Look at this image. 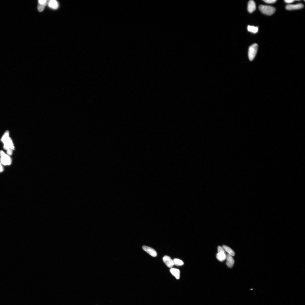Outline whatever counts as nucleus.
I'll list each match as a JSON object with an SVG mask.
<instances>
[{
  "instance_id": "nucleus-1",
  "label": "nucleus",
  "mask_w": 305,
  "mask_h": 305,
  "mask_svg": "<svg viewBox=\"0 0 305 305\" xmlns=\"http://www.w3.org/2000/svg\"><path fill=\"white\" fill-rule=\"evenodd\" d=\"M259 8L262 13L268 15H272L275 13L276 10L275 8L269 6L260 5Z\"/></svg>"
},
{
  "instance_id": "nucleus-2",
  "label": "nucleus",
  "mask_w": 305,
  "mask_h": 305,
  "mask_svg": "<svg viewBox=\"0 0 305 305\" xmlns=\"http://www.w3.org/2000/svg\"><path fill=\"white\" fill-rule=\"evenodd\" d=\"M258 49V45L254 44L249 48L248 51V57L250 61H253L256 57Z\"/></svg>"
},
{
  "instance_id": "nucleus-3",
  "label": "nucleus",
  "mask_w": 305,
  "mask_h": 305,
  "mask_svg": "<svg viewBox=\"0 0 305 305\" xmlns=\"http://www.w3.org/2000/svg\"><path fill=\"white\" fill-rule=\"evenodd\" d=\"M0 155L1 157V163L5 165H10L11 163V160L10 157L6 155L2 151L0 152Z\"/></svg>"
},
{
  "instance_id": "nucleus-4",
  "label": "nucleus",
  "mask_w": 305,
  "mask_h": 305,
  "mask_svg": "<svg viewBox=\"0 0 305 305\" xmlns=\"http://www.w3.org/2000/svg\"><path fill=\"white\" fill-rule=\"evenodd\" d=\"M303 7V4L300 3L295 5H288L286 6V8L287 10L290 11L300 9Z\"/></svg>"
},
{
  "instance_id": "nucleus-5",
  "label": "nucleus",
  "mask_w": 305,
  "mask_h": 305,
  "mask_svg": "<svg viewBox=\"0 0 305 305\" xmlns=\"http://www.w3.org/2000/svg\"><path fill=\"white\" fill-rule=\"evenodd\" d=\"M143 250L147 252L152 257H155L157 256L156 251L154 249L146 246H143L142 247Z\"/></svg>"
},
{
  "instance_id": "nucleus-6",
  "label": "nucleus",
  "mask_w": 305,
  "mask_h": 305,
  "mask_svg": "<svg viewBox=\"0 0 305 305\" xmlns=\"http://www.w3.org/2000/svg\"><path fill=\"white\" fill-rule=\"evenodd\" d=\"M163 260L164 262L168 267L172 268L174 266V264L173 261L172 260L171 258L168 256H165L163 257Z\"/></svg>"
},
{
  "instance_id": "nucleus-7",
  "label": "nucleus",
  "mask_w": 305,
  "mask_h": 305,
  "mask_svg": "<svg viewBox=\"0 0 305 305\" xmlns=\"http://www.w3.org/2000/svg\"><path fill=\"white\" fill-rule=\"evenodd\" d=\"M4 148L7 150L9 149H14V147L13 143L11 138L9 137L7 141L4 143Z\"/></svg>"
},
{
  "instance_id": "nucleus-8",
  "label": "nucleus",
  "mask_w": 305,
  "mask_h": 305,
  "mask_svg": "<svg viewBox=\"0 0 305 305\" xmlns=\"http://www.w3.org/2000/svg\"><path fill=\"white\" fill-rule=\"evenodd\" d=\"M226 265L228 268H231L233 266L234 261L232 256L227 254L226 257Z\"/></svg>"
},
{
  "instance_id": "nucleus-9",
  "label": "nucleus",
  "mask_w": 305,
  "mask_h": 305,
  "mask_svg": "<svg viewBox=\"0 0 305 305\" xmlns=\"http://www.w3.org/2000/svg\"><path fill=\"white\" fill-rule=\"evenodd\" d=\"M256 9V5L253 1H249L248 3V10L250 13H253Z\"/></svg>"
},
{
  "instance_id": "nucleus-10",
  "label": "nucleus",
  "mask_w": 305,
  "mask_h": 305,
  "mask_svg": "<svg viewBox=\"0 0 305 305\" xmlns=\"http://www.w3.org/2000/svg\"><path fill=\"white\" fill-rule=\"evenodd\" d=\"M216 257L218 260L221 262H223L226 259L227 255L225 251H221L218 252L216 255Z\"/></svg>"
},
{
  "instance_id": "nucleus-11",
  "label": "nucleus",
  "mask_w": 305,
  "mask_h": 305,
  "mask_svg": "<svg viewBox=\"0 0 305 305\" xmlns=\"http://www.w3.org/2000/svg\"><path fill=\"white\" fill-rule=\"evenodd\" d=\"M171 274L175 277L176 279H180V271L179 270L174 268H172L170 269Z\"/></svg>"
},
{
  "instance_id": "nucleus-12",
  "label": "nucleus",
  "mask_w": 305,
  "mask_h": 305,
  "mask_svg": "<svg viewBox=\"0 0 305 305\" xmlns=\"http://www.w3.org/2000/svg\"><path fill=\"white\" fill-rule=\"evenodd\" d=\"M48 5L49 7L54 10L57 9L58 7V3L55 0H51L49 1Z\"/></svg>"
},
{
  "instance_id": "nucleus-13",
  "label": "nucleus",
  "mask_w": 305,
  "mask_h": 305,
  "mask_svg": "<svg viewBox=\"0 0 305 305\" xmlns=\"http://www.w3.org/2000/svg\"><path fill=\"white\" fill-rule=\"evenodd\" d=\"M222 247L224 249L225 252H227L228 254L232 256H235V253L234 251L228 246L225 245H223L222 246Z\"/></svg>"
},
{
  "instance_id": "nucleus-14",
  "label": "nucleus",
  "mask_w": 305,
  "mask_h": 305,
  "mask_svg": "<svg viewBox=\"0 0 305 305\" xmlns=\"http://www.w3.org/2000/svg\"><path fill=\"white\" fill-rule=\"evenodd\" d=\"M248 30L249 31L255 33H257L258 31V27H255L254 26H248Z\"/></svg>"
},
{
  "instance_id": "nucleus-15",
  "label": "nucleus",
  "mask_w": 305,
  "mask_h": 305,
  "mask_svg": "<svg viewBox=\"0 0 305 305\" xmlns=\"http://www.w3.org/2000/svg\"><path fill=\"white\" fill-rule=\"evenodd\" d=\"M173 261L174 265L175 266H179L183 265H184L183 262L180 259H175L173 260Z\"/></svg>"
},
{
  "instance_id": "nucleus-16",
  "label": "nucleus",
  "mask_w": 305,
  "mask_h": 305,
  "mask_svg": "<svg viewBox=\"0 0 305 305\" xmlns=\"http://www.w3.org/2000/svg\"><path fill=\"white\" fill-rule=\"evenodd\" d=\"M9 132L8 131H7L5 132L4 134V135L2 138L1 140L4 143L5 142L7 141V140L9 138Z\"/></svg>"
},
{
  "instance_id": "nucleus-17",
  "label": "nucleus",
  "mask_w": 305,
  "mask_h": 305,
  "mask_svg": "<svg viewBox=\"0 0 305 305\" xmlns=\"http://www.w3.org/2000/svg\"><path fill=\"white\" fill-rule=\"evenodd\" d=\"M47 4H40L38 3L37 6L38 10L40 12H42L44 10V9L45 7L46 6Z\"/></svg>"
},
{
  "instance_id": "nucleus-18",
  "label": "nucleus",
  "mask_w": 305,
  "mask_h": 305,
  "mask_svg": "<svg viewBox=\"0 0 305 305\" xmlns=\"http://www.w3.org/2000/svg\"><path fill=\"white\" fill-rule=\"evenodd\" d=\"M269 4H273L274 3L276 2L277 1L276 0H265L263 1Z\"/></svg>"
},
{
  "instance_id": "nucleus-19",
  "label": "nucleus",
  "mask_w": 305,
  "mask_h": 305,
  "mask_svg": "<svg viewBox=\"0 0 305 305\" xmlns=\"http://www.w3.org/2000/svg\"><path fill=\"white\" fill-rule=\"evenodd\" d=\"M47 1L46 0H39L38 1V3L40 4H47Z\"/></svg>"
},
{
  "instance_id": "nucleus-20",
  "label": "nucleus",
  "mask_w": 305,
  "mask_h": 305,
  "mask_svg": "<svg viewBox=\"0 0 305 305\" xmlns=\"http://www.w3.org/2000/svg\"><path fill=\"white\" fill-rule=\"evenodd\" d=\"M218 252L221 251H225L224 249L221 246H218Z\"/></svg>"
},
{
  "instance_id": "nucleus-21",
  "label": "nucleus",
  "mask_w": 305,
  "mask_h": 305,
  "mask_svg": "<svg viewBox=\"0 0 305 305\" xmlns=\"http://www.w3.org/2000/svg\"><path fill=\"white\" fill-rule=\"evenodd\" d=\"M7 150V154L10 155H11L12 154V149H9Z\"/></svg>"
},
{
  "instance_id": "nucleus-22",
  "label": "nucleus",
  "mask_w": 305,
  "mask_h": 305,
  "mask_svg": "<svg viewBox=\"0 0 305 305\" xmlns=\"http://www.w3.org/2000/svg\"><path fill=\"white\" fill-rule=\"evenodd\" d=\"M295 1H294V0H286V1H284L286 3L288 4L291 3L293 2H294Z\"/></svg>"
},
{
  "instance_id": "nucleus-23",
  "label": "nucleus",
  "mask_w": 305,
  "mask_h": 305,
  "mask_svg": "<svg viewBox=\"0 0 305 305\" xmlns=\"http://www.w3.org/2000/svg\"><path fill=\"white\" fill-rule=\"evenodd\" d=\"M3 168L1 163H0V172H3Z\"/></svg>"
}]
</instances>
